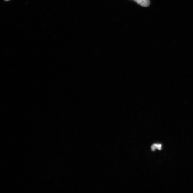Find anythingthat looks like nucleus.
I'll return each mask as SVG.
<instances>
[{
  "mask_svg": "<svg viewBox=\"0 0 193 193\" xmlns=\"http://www.w3.org/2000/svg\"><path fill=\"white\" fill-rule=\"evenodd\" d=\"M151 149L152 151H155L156 149H158L159 150H162V145L160 144H154L153 145L151 146Z\"/></svg>",
  "mask_w": 193,
  "mask_h": 193,
  "instance_id": "2",
  "label": "nucleus"
},
{
  "mask_svg": "<svg viewBox=\"0 0 193 193\" xmlns=\"http://www.w3.org/2000/svg\"><path fill=\"white\" fill-rule=\"evenodd\" d=\"M6 1H9V0H5Z\"/></svg>",
  "mask_w": 193,
  "mask_h": 193,
  "instance_id": "3",
  "label": "nucleus"
},
{
  "mask_svg": "<svg viewBox=\"0 0 193 193\" xmlns=\"http://www.w3.org/2000/svg\"><path fill=\"white\" fill-rule=\"evenodd\" d=\"M134 1L136 3L144 7H148L150 4L149 0H134Z\"/></svg>",
  "mask_w": 193,
  "mask_h": 193,
  "instance_id": "1",
  "label": "nucleus"
}]
</instances>
